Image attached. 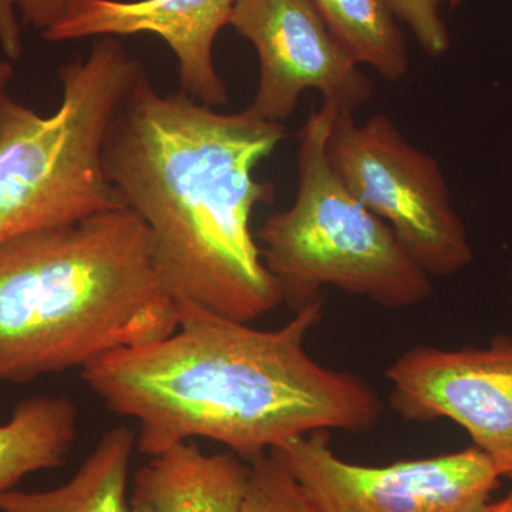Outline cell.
<instances>
[{"mask_svg":"<svg viewBox=\"0 0 512 512\" xmlns=\"http://www.w3.org/2000/svg\"><path fill=\"white\" fill-rule=\"evenodd\" d=\"M288 137L247 110L222 113L138 76L103 146L104 173L146 225L161 284L177 302L249 323L282 301L252 234L275 184L255 168Z\"/></svg>","mask_w":512,"mask_h":512,"instance_id":"1","label":"cell"},{"mask_svg":"<svg viewBox=\"0 0 512 512\" xmlns=\"http://www.w3.org/2000/svg\"><path fill=\"white\" fill-rule=\"evenodd\" d=\"M171 335L104 353L82 369L110 412L138 421L153 457L192 439L218 441L251 461L316 431L372 429L382 402L362 377L320 365L305 340L323 299L286 325L256 329L177 302Z\"/></svg>","mask_w":512,"mask_h":512,"instance_id":"2","label":"cell"},{"mask_svg":"<svg viewBox=\"0 0 512 512\" xmlns=\"http://www.w3.org/2000/svg\"><path fill=\"white\" fill-rule=\"evenodd\" d=\"M177 323L150 232L128 208L0 244V386L84 369Z\"/></svg>","mask_w":512,"mask_h":512,"instance_id":"3","label":"cell"},{"mask_svg":"<svg viewBox=\"0 0 512 512\" xmlns=\"http://www.w3.org/2000/svg\"><path fill=\"white\" fill-rule=\"evenodd\" d=\"M143 72L119 37H101L60 67L62 99L52 114L0 97V244L126 208L104 173L103 146Z\"/></svg>","mask_w":512,"mask_h":512,"instance_id":"4","label":"cell"},{"mask_svg":"<svg viewBox=\"0 0 512 512\" xmlns=\"http://www.w3.org/2000/svg\"><path fill=\"white\" fill-rule=\"evenodd\" d=\"M338 109L323 100L299 130L296 197L256 234L262 259L282 301L295 311L322 298L323 286L387 309L413 308L430 298V275L407 254L393 229L348 190L326 157Z\"/></svg>","mask_w":512,"mask_h":512,"instance_id":"5","label":"cell"},{"mask_svg":"<svg viewBox=\"0 0 512 512\" xmlns=\"http://www.w3.org/2000/svg\"><path fill=\"white\" fill-rule=\"evenodd\" d=\"M326 157L348 190L393 229L427 274L453 276L473 262L439 161L409 143L387 114L359 124L353 111L336 110Z\"/></svg>","mask_w":512,"mask_h":512,"instance_id":"6","label":"cell"},{"mask_svg":"<svg viewBox=\"0 0 512 512\" xmlns=\"http://www.w3.org/2000/svg\"><path fill=\"white\" fill-rule=\"evenodd\" d=\"M274 451L312 512H484L501 478L476 446L389 466H362L332 450L328 431H316Z\"/></svg>","mask_w":512,"mask_h":512,"instance_id":"7","label":"cell"},{"mask_svg":"<svg viewBox=\"0 0 512 512\" xmlns=\"http://www.w3.org/2000/svg\"><path fill=\"white\" fill-rule=\"evenodd\" d=\"M228 25L258 56V87L245 109L256 119L284 123L308 90L353 113L372 100V82L313 0H235Z\"/></svg>","mask_w":512,"mask_h":512,"instance_id":"8","label":"cell"},{"mask_svg":"<svg viewBox=\"0 0 512 512\" xmlns=\"http://www.w3.org/2000/svg\"><path fill=\"white\" fill-rule=\"evenodd\" d=\"M394 412L410 421L448 419L512 481V338L488 348L416 346L387 369Z\"/></svg>","mask_w":512,"mask_h":512,"instance_id":"9","label":"cell"},{"mask_svg":"<svg viewBox=\"0 0 512 512\" xmlns=\"http://www.w3.org/2000/svg\"><path fill=\"white\" fill-rule=\"evenodd\" d=\"M234 5L235 0H82L42 37L62 43L156 36L177 60L181 92L217 109L228 103L229 92L215 66L214 46Z\"/></svg>","mask_w":512,"mask_h":512,"instance_id":"10","label":"cell"},{"mask_svg":"<svg viewBox=\"0 0 512 512\" xmlns=\"http://www.w3.org/2000/svg\"><path fill=\"white\" fill-rule=\"evenodd\" d=\"M249 478L251 464L237 454H205L185 441L137 471L130 501L156 512H241Z\"/></svg>","mask_w":512,"mask_h":512,"instance_id":"11","label":"cell"},{"mask_svg":"<svg viewBox=\"0 0 512 512\" xmlns=\"http://www.w3.org/2000/svg\"><path fill=\"white\" fill-rule=\"evenodd\" d=\"M136 443L128 427L106 431L66 484L45 491H5L0 512H128V471Z\"/></svg>","mask_w":512,"mask_h":512,"instance_id":"12","label":"cell"},{"mask_svg":"<svg viewBox=\"0 0 512 512\" xmlns=\"http://www.w3.org/2000/svg\"><path fill=\"white\" fill-rule=\"evenodd\" d=\"M76 436L72 400L36 396L20 402L0 424V494L13 490L29 474L63 466Z\"/></svg>","mask_w":512,"mask_h":512,"instance_id":"13","label":"cell"},{"mask_svg":"<svg viewBox=\"0 0 512 512\" xmlns=\"http://www.w3.org/2000/svg\"><path fill=\"white\" fill-rule=\"evenodd\" d=\"M332 35L359 66L366 64L387 82L409 70L406 39L387 0H313Z\"/></svg>","mask_w":512,"mask_h":512,"instance_id":"14","label":"cell"},{"mask_svg":"<svg viewBox=\"0 0 512 512\" xmlns=\"http://www.w3.org/2000/svg\"><path fill=\"white\" fill-rule=\"evenodd\" d=\"M241 512H312L295 478L275 451L251 461Z\"/></svg>","mask_w":512,"mask_h":512,"instance_id":"15","label":"cell"},{"mask_svg":"<svg viewBox=\"0 0 512 512\" xmlns=\"http://www.w3.org/2000/svg\"><path fill=\"white\" fill-rule=\"evenodd\" d=\"M444 2L446 0H387L396 19L409 26L421 49L431 57L444 56L450 49V33L440 15Z\"/></svg>","mask_w":512,"mask_h":512,"instance_id":"16","label":"cell"},{"mask_svg":"<svg viewBox=\"0 0 512 512\" xmlns=\"http://www.w3.org/2000/svg\"><path fill=\"white\" fill-rule=\"evenodd\" d=\"M22 25L45 33L62 22L82 0H15Z\"/></svg>","mask_w":512,"mask_h":512,"instance_id":"17","label":"cell"},{"mask_svg":"<svg viewBox=\"0 0 512 512\" xmlns=\"http://www.w3.org/2000/svg\"><path fill=\"white\" fill-rule=\"evenodd\" d=\"M0 47L10 62L23 55L22 22L15 0H0Z\"/></svg>","mask_w":512,"mask_h":512,"instance_id":"18","label":"cell"},{"mask_svg":"<svg viewBox=\"0 0 512 512\" xmlns=\"http://www.w3.org/2000/svg\"><path fill=\"white\" fill-rule=\"evenodd\" d=\"M15 76V69L10 60H0V97L5 96L9 83Z\"/></svg>","mask_w":512,"mask_h":512,"instance_id":"19","label":"cell"},{"mask_svg":"<svg viewBox=\"0 0 512 512\" xmlns=\"http://www.w3.org/2000/svg\"><path fill=\"white\" fill-rule=\"evenodd\" d=\"M484 512H512V485L501 500L488 504Z\"/></svg>","mask_w":512,"mask_h":512,"instance_id":"20","label":"cell"},{"mask_svg":"<svg viewBox=\"0 0 512 512\" xmlns=\"http://www.w3.org/2000/svg\"><path fill=\"white\" fill-rule=\"evenodd\" d=\"M128 512H156L147 507L146 504L137 503V501H130V510Z\"/></svg>","mask_w":512,"mask_h":512,"instance_id":"21","label":"cell"}]
</instances>
